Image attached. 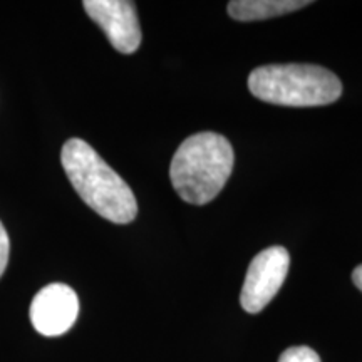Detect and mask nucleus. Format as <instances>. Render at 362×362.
Wrapping results in <instances>:
<instances>
[{
    "label": "nucleus",
    "mask_w": 362,
    "mask_h": 362,
    "mask_svg": "<svg viewBox=\"0 0 362 362\" xmlns=\"http://www.w3.org/2000/svg\"><path fill=\"white\" fill-rule=\"evenodd\" d=\"M291 255L284 247L262 250L248 267L240 304L248 314H259L277 296L287 279Z\"/></svg>",
    "instance_id": "4"
},
{
    "label": "nucleus",
    "mask_w": 362,
    "mask_h": 362,
    "mask_svg": "<svg viewBox=\"0 0 362 362\" xmlns=\"http://www.w3.org/2000/svg\"><path fill=\"white\" fill-rule=\"evenodd\" d=\"M248 89L264 103L310 107L336 103L342 94V83L320 66L270 64L252 71Z\"/></svg>",
    "instance_id": "3"
},
{
    "label": "nucleus",
    "mask_w": 362,
    "mask_h": 362,
    "mask_svg": "<svg viewBox=\"0 0 362 362\" xmlns=\"http://www.w3.org/2000/svg\"><path fill=\"white\" fill-rule=\"evenodd\" d=\"M310 6L309 0H233L228 4L230 17L238 22L265 21Z\"/></svg>",
    "instance_id": "7"
},
{
    "label": "nucleus",
    "mask_w": 362,
    "mask_h": 362,
    "mask_svg": "<svg viewBox=\"0 0 362 362\" xmlns=\"http://www.w3.org/2000/svg\"><path fill=\"white\" fill-rule=\"evenodd\" d=\"M352 282H354L356 287L362 292V265L356 267L354 272H352Z\"/></svg>",
    "instance_id": "10"
},
{
    "label": "nucleus",
    "mask_w": 362,
    "mask_h": 362,
    "mask_svg": "<svg viewBox=\"0 0 362 362\" xmlns=\"http://www.w3.org/2000/svg\"><path fill=\"white\" fill-rule=\"evenodd\" d=\"M279 362H320L319 354L307 346L291 347L280 356Z\"/></svg>",
    "instance_id": "8"
},
{
    "label": "nucleus",
    "mask_w": 362,
    "mask_h": 362,
    "mask_svg": "<svg viewBox=\"0 0 362 362\" xmlns=\"http://www.w3.org/2000/svg\"><path fill=\"white\" fill-rule=\"evenodd\" d=\"M233 148L218 133L189 136L176 149L170 178L181 200L205 205L216 198L233 171Z\"/></svg>",
    "instance_id": "2"
},
{
    "label": "nucleus",
    "mask_w": 362,
    "mask_h": 362,
    "mask_svg": "<svg viewBox=\"0 0 362 362\" xmlns=\"http://www.w3.org/2000/svg\"><path fill=\"white\" fill-rule=\"evenodd\" d=\"M84 11L101 27L112 47L121 54H133L141 44L138 13L128 0H84Z\"/></svg>",
    "instance_id": "5"
},
{
    "label": "nucleus",
    "mask_w": 362,
    "mask_h": 362,
    "mask_svg": "<svg viewBox=\"0 0 362 362\" xmlns=\"http://www.w3.org/2000/svg\"><path fill=\"white\" fill-rule=\"evenodd\" d=\"M8 253H11V242H8L7 230L0 223V277L7 269L8 264Z\"/></svg>",
    "instance_id": "9"
},
{
    "label": "nucleus",
    "mask_w": 362,
    "mask_h": 362,
    "mask_svg": "<svg viewBox=\"0 0 362 362\" xmlns=\"http://www.w3.org/2000/svg\"><path fill=\"white\" fill-rule=\"evenodd\" d=\"M79 315V298L69 285L51 284L40 288L30 304V322L45 337L62 336Z\"/></svg>",
    "instance_id": "6"
},
{
    "label": "nucleus",
    "mask_w": 362,
    "mask_h": 362,
    "mask_svg": "<svg viewBox=\"0 0 362 362\" xmlns=\"http://www.w3.org/2000/svg\"><path fill=\"white\" fill-rule=\"evenodd\" d=\"M62 168L76 192L103 218L126 225L138 215L133 189L83 139L66 141L61 153Z\"/></svg>",
    "instance_id": "1"
}]
</instances>
